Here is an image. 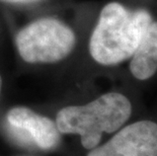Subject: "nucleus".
Wrapping results in <instances>:
<instances>
[{
	"label": "nucleus",
	"instance_id": "8",
	"mask_svg": "<svg viewBox=\"0 0 157 156\" xmlns=\"http://www.w3.org/2000/svg\"><path fill=\"white\" fill-rule=\"evenodd\" d=\"M1 89H2V77L0 75V94H1Z\"/></svg>",
	"mask_w": 157,
	"mask_h": 156
},
{
	"label": "nucleus",
	"instance_id": "4",
	"mask_svg": "<svg viewBox=\"0 0 157 156\" xmlns=\"http://www.w3.org/2000/svg\"><path fill=\"white\" fill-rule=\"evenodd\" d=\"M87 156H157V123L142 120L122 127Z\"/></svg>",
	"mask_w": 157,
	"mask_h": 156
},
{
	"label": "nucleus",
	"instance_id": "2",
	"mask_svg": "<svg viewBox=\"0 0 157 156\" xmlns=\"http://www.w3.org/2000/svg\"><path fill=\"white\" fill-rule=\"evenodd\" d=\"M132 115V104L120 92H108L85 105H68L56 116L61 134L78 135L82 147L91 150L101 143L103 134L121 129Z\"/></svg>",
	"mask_w": 157,
	"mask_h": 156
},
{
	"label": "nucleus",
	"instance_id": "6",
	"mask_svg": "<svg viewBox=\"0 0 157 156\" xmlns=\"http://www.w3.org/2000/svg\"><path fill=\"white\" fill-rule=\"evenodd\" d=\"M132 75L138 80L150 79L157 72V21L148 26L129 65Z\"/></svg>",
	"mask_w": 157,
	"mask_h": 156
},
{
	"label": "nucleus",
	"instance_id": "5",
	"mask_svg": "<svg viewBox=\"0 0 157 156\" xmlns=\"http://www.w3.org/2000/svg\"><path fill=\"white\" fill-rule=\"evenodd\" d=\"M8 125L26 133L40 149L52 150L60 143L61 133L55 121L26 107H14L6 114Z\"/></svg>",
	"mask_w": 157,
	"mask_h": 156
},
{
	"label": "nucleus",
	"instance_id": "1",
	"mask_svg": "<svg viewBox=\"0 0 157 156\" xmlns=\"http://www.w3.org/2000/svg\"><path fill=\"white\" fill-rule=\"evenodd\" d=\"M153 21L146 9L130 10L119 2L101 9L89 40L92 59L103 66H113L133 56Z\"/></svg>",
	"mask_w": 157,
	"mask_h": 156
},
{
	"label": "nucleus",
	"instance_id": "7",
	"mask_svg": "<svg viewBox=\"0 0 157 156\" xmlns=\"http://www.w3.org/2000/svg\"><path fill=\"white\" fill-rule=\"evenodd\" d=\"M5 3H11V4H29V3L39 2L41 0H0Z\"/></svg>",
	"mask_w": 157,
	"mask_h": 156
},
{
	"label": "nucleus",
	"instance_id": "3",
	"mask_svg": "<svg viewBox=\"0 0 157 156\" xmlns=\"http://www.w3.org/2000/svg\"><path fill=\"white\" fill-rule=\"evenodd\" d=\"M76 36L65 22L55 17H43L29 22L15 36L18 55L29 64H52L71 54Z\"/></svg>",
	"mask_w": 157,
	"mask_h": 156
}]
</instances>
